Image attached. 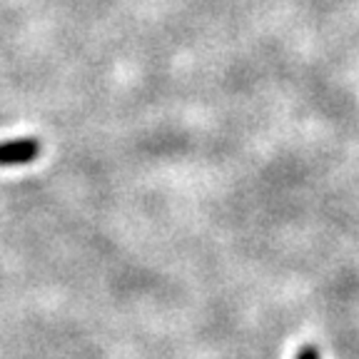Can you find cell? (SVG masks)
<instances>
[{"mask_svg": "<svg viewBox=\"0 0 359 359\" xmlns=\"http://www.w3.org/2000/svg\"><path fill=\"white\" fill-rule=\"evenodd\" d=\"M38 155H40V140H35V137H20V140L0 142V168L28 165Z\"/></svg>", "mask_w": 359, "mask_h": 359, "instance_id": "obj_1", "label": "cell"}, {"mask_svg": "<svg viewBox=\"0 0 359 359\" xmlns=\"http://www.w3.org/2000/svg\"><path fill=\"white\" fill-rule=\"evenodd\" d=\"M297 359H320V352H317L312 344H307V347H302L297 352Z\"/></svg>", "mask_w": 359, "mask_h": 359, "instance_id": "obj_2", "label": "cell"}]
</instances>
